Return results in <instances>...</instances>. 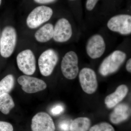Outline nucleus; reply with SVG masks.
<instances>
[{
    "instance_id": "nucleus-1",
    "label": "nucleus",
    "mask_w": 131,
    "mask_h": 131,
    "mask_svg": "<svg viewBox=\"0 0 131 131\" xmlns=\"http://www.w3.org/2000/svg\"><path fill=\"white\" fill-rule=\"evenodd\" d=\"M126 54L119 50L114 51L103 60L99 68L101 75L107 76L118 70L126 58Z\"/></svg>"
},
{
    "instance_id": "nucleus-2",
    "label": "nucleus",
    "mask_w": 131,
    "mask_h": 131,
    "mask_svg": "<svg viewBox=\"0 0 131 131\" xmlns=\"http://www.w3.org/2000/svg\"><path fill=\"white\" fill-rule=\"evenodd\" d=\"M17 34L14 27L7 26L3 30L0 40V54L5 58L12 56L15 49Z\"/></svg>"
},
{
    "instance_id": "nucleus-3",
    "label": "nucleus",
    "mask_w": 131,
    "mask_h": 131,
    "mask_svg": "<svg viewBox=\"0 0 131 131\" xmlns=\"http://www.w3.org/2000/svg\"><path fill=\"white\" fill-rule=\"evenodd\" d=\"M53 13L52 9L46 6H41L35 8L27 17V25L31 29L37 28L49 21Z\"/></svg>"
},
{
    "instance_id": "nucleus-4",
    "label": "nucleus",
    "mask_w": 131,
    "mask_h": 131,
    "mask_svg": "<svg viewBox=\"0 0 131 131\" xmlns=\"http://www.w3.org/2000/svg\"><path fill=\"white\" fill-rule=\"evenodd\" d=\"M57 53L52 49L44 51L39 58L38 63L40 73L45 77L51 74L58 61Z\"/></svg>"
},
{
    "instance_id": "nucleus-5",
    "label": "nucleus",
    "mask_w": 131,
    "mask_h": 131,
    "mask_svg": "<svg viewBox=\"0 0 131 131\" xmlns=\"http://www.w3.org/2000/svg\"><path fill=\"white\" fill-rule=\"evenodd\" d=\"M78 59L77 54L73 51H70L65 54L61 63V69L64 76L72 80L76 78L79 73Z\"/></svg>"
},
{
    "instance_id": "nucleus-6",
    "label": "nucleus",
    "mask_w": 131,
    "mask_h": 131,
    "mask_svg": "<svg viewBox=\"0 0 131 131\" xmlns=\"http://www.w3.org/2000/svg\"><path fill=\"white\" fill-rule=\"evenodd\" d=\"M16 62L19 69L25 74L31 75L35 73L36 59L31 50L27 49L20 52L16 57Z\"/></svg>"
},
{
    "instance_id": "nucleus-7",
    "label": "nucleus",
    "mask_w": 131,
    "mask_h": 131,
    "mask_svg": "<svg viewBox=\"0 0 131 131\" xmlns=\"http://www.w3.org/2000/svg\"><path fill=\"white\" fill-rule=\"evenodd\" d=\"M107 26L110 30L122 35L130 34L131 15L120 14L113 16L108 21Z\"/></svg>"
},
{
    "instance_id": "nucleus-8",
    "label": "nucleus",
    "mask_w": 131,
    "mask_h": 131,
    "mask_svg": "<svg viewBox=\"0 0 131 131\" xmlns=\"http://www.w3.org/2000/svg\"><path fill=\"white\" fill-rule=\"evenodd\" d=\"M79 81L83 90L86 93L92 94L98 88L97 77L95 72L90 68L82 69L79 75Z\"/></svg>"
},
{
    "instance_id": "nucleus-9",
    "label": "nucleus",
    "mask_w": 131,
    "mask_h": 131,
    "mask_svg": "<svg viewBox=\"0 0 131 131\" xmlns=\"http://www.w3.org/2000/svg\"><path fill=\"white\" fill-rule=\"evenodd\" d=\"M18 82L22 90L28 94L34 93L45 89L47 84L42 80L27 75L19 77Z\"/></svg>"
},
{
    "instance_id": "nucleus-10",
    "label": "nucleus",
    "mask_w": 131,
    "mask_h": 131,
    "mask_svg": "<svg viewBox=\"0 0 131 131\" xmlns=\"http://www.w3.org/2000/svg\"><path fill=\"white\" fill-rule=\"evenodd\" d=\"M86 51L90 58L95 59L103 55L106 50V44L103 37L99 34L91 36L87 42Z\"/></svg>"
},
{
    "instance_id": "nucleus-11",
    "label": "nucleus",
    "mask_w": 131,
    "mask_h": 131,
    "mask_svg": "<svg viewBox=\"0 0 131 131\" xmlns=\"http://www.w3.org/2000/svg\"><path fill=\"white\" fill-rule=\"evenodd\" d=\"M31 129L32 131H55L56 126L53 119L49 114L40 112L33 117Z\"/></svg>"
},
{
    "instance_id": "nucleus-12",
    "label": "nucleus",
    "mask_w": 131,
    "mask_h": 131,
    "mask_svg": "<svg viewBox=\"0 0 131 131\" xmlns=\"http://www.w3.org/2000/svg\"><path fill=\"white\" fill-rule=\"evenodd\" d=\"M73 34L72 27L67 19H59L54 27L53 39L56 42L63 43L68 41Z\"/></svg>"
},
{
    "instance_id": "nucleus-13",
    "label": "nucleus",
    "mask_w": 131,
    "mask_h": 131,
    "mask_svg": "<svg viewBox=\"0 0 131 131\" xmlns=\"http://www.w3.org/2000/svg\"><path fill=\"white\" fill-rule=\"evenodd\" d=\"M130 108L126 103H122L115 106L110 114V121L114 124H119L128 119L130 115Z\"/></svg>"
},
{
    "instance_id": "nucleus-14",
    "label": "nucleus",
    "mask_w": 131,
    "mask_h": 131,
    "mask_svg": "<svg viewBox=\"0 0 131 131\" xmlns=\"http://www.w3.org/2000/svg\"><path fill=\"white\" fill-rule=\"evenodd\" d=\"M128 90V88L125 84L117 87L114 93L106 97L105 103L107 107L112 108L117 105L126 96Z\"/></svg>"
},
{
    "instance_id": "nucleus-15",
    "label": "nucleus",
    "mask_w": 131,
    "mask_h": 131,
    "mask_svg": "<svg viewBox=\"0 0 131 131\" xmlns=\"http://www.w3.org/2000/svg\"><path fill=\"white\" fill-rule=\"evenodd\" d=\"M54 27L53 25L50 23L42 26L35 33V39L40 43L48 42L53 37Z\"/></svg>"
},
{
    "instance_id": "nucleus-16",
    "label": "nucleus",
    "mask_w": 131,
    "mask_h": 131,
    "mask_svg": "<svg viewBox=\"0 0 131 131\" xmlns=\"http://www.w3.org/2000/svg\"><path fill=\"white\" fill-rule=\"evenodd\" d=\"M91 125V121L89 118L79 117L75 119L70 124V131H88Z\"/></svg>"
},
{
    "instance_id": "nucleus-17",
    "label": "nucleus",
    "mask_w": 131,
    "mask_h": 131,
    "mask_svg": "<svg viewBox=\"0 0 131 131\" xmlns=\"http://www.w3.org/2000/svg\"><path fill=\"white\" fill-rule=\"evenodd\" d=\"M15 105L12 96L8 94L0 95V111L4 114H9Z\"/></svg>"
},
{
    "instance_id": "nucleus-18",
    "label": "nucleus",
    "mask_w": 131,
    "mask_h": 131,
    "mask_svg": "<svg viewBox=\"0 0 131 131\" xmlns=\"http://www.w3.org/2000/svg\"><path fill=\"white\" fill-rule=\"evenodd\" d=\"M15 79L13 75L6 76L0 81V95L8 94L14 87Z\"/></svg>"
},
{
    "instance_id": "nucleus-19",
    "label": "nucleus",
    "mask_w": 131,
    "mask_h": 131,
    "mask_svg": "<svg viewBox=\"0 0 131 131\" xmlns=\"http://www.w3.org/2000/svg\"><path fill=\"white\" fill-rule=\"evenodd\" d=\"M89 131H115V130L114 127L108 123L102 122L92 126Z\"/></svg>"
},
{
    "instance_id": "nucleus-20",
    "label": "nucleus",
    "mask_w": 131,
    "mask_h": 131,
    "mask_svg": "<svg viewBox=\"0 0 131 131\" xmlns=\"http://www.w3.org/2000/svg\"><path fill=\"white\" fill-rule=\"evenodd\" d=\"M13 125L8 122L0 121V131H13Z\"/></svg>"
},
{
    "instance_id": "nucleus-21",
    "label": "nucleus",
    "mask_w": 131,
    "mask_h": 131,
    "mask_svg": "<svg viewBox=\"0 0 131 131\" xmlns=\"http://www.w3.org/2000/svg\"><path fill=\"white\" fill-rule=\"evenodd\" d=\"M64 110L63 106L61 105H56L53 107L51 110V114L54 115H57L62 113Z\"/></svg>"
},
{
    "instance_id": "nucleus-22",
    "label": "nucleus",
    "mask_w": 131,
    "mask_h": 131,
    "mask_svg": "<svg viewBox=\"0 0 131 131\" xmlns=\"http://www.w3.org/2000/svg\"><path fill=\"white\" fill-rule=\"evenodd\" d=\"M70 124L71 123L68 121H63L59 124V129L61 131H69Z\"/></svg>"
},
{
    "instance_id": "nucleus-23",
    "label": "nucleus",
    "mask_w": 131,
    "mask_h": 131,
    "mask_svg": "<svg viewBox=\"0 0 131 131\" xmlns=\"http://www.w3.org/2000/svg\"><path fill=\"white\" fill-rule=\"evenodd\" d=\"M99 0H87L86 7L87 10L91 11L94 9Z\"/></svg>"
},
{
    "instance_id": "nucleus-24",
    "label": "nucleus",
    "mask_w": 131,
    "mask_h": 131,
    "mask_svg": "<svg viewBox=\"0 0 131 131\" xmlns=\"http://www.w3.org/2000/svg\"><path fill=\"white\" fill-rule=\"evenodd\" d=\"M35 2L40 4H47L52 3L56 0H34Z\"/></svg>"
},
{
    "instance_id": "nucleus-25",
    "label": "nucleus",
    "mask_w": 131,
    "mask_h": 131,
    "mask_svg": "<svg viewBox=\"0 0 131 131\" xmlns=\"http://www.w3.org/2000/svg\"><path fill=\"white\" fill-rule=\"evenodd\" d=\"M126 68L127 71L129 73L131 72V59L130 58L128 59V61L127 62L126 65Z\"/></svg>"
},
{
    "instance_id": "nucleus-26",
    "label": "nucleus",
    "mask_w": 131,
    "mask_h": 131,
    "mask_svg": "<svg viewBox=\"0 0 131 131\" xmlns=\"http://www.w3.org/2000/svg\"><path fill=\"white\" fill-rule=\"evenodd\" d=\"M2 0H0V6H1V4Z\"/></svg>"
},
{
    "instance_id": "nucleus-27",
    "label": "nucleus",
    "mask_w": 131,
    "mask_h": 131,
    "mask_svg": "<svg viewBox=\"0 0 131 131\" xmlns=\"http://www.w3.org/2000/svg\"><path fill=\"white\" fill-rule=\"evenodd\" d=\"M0 40H1V35H0Z\"/></svg>"
},
{
    "instance_id": "nucleus-28",
    "label": "nucleus",
    "mask_w": 131,
    "mask_h": 131,
    "mask_svg": "<svg viewBox=\"0 0 131 131\" xmlns=\"http://www.w3.org/2000/svg\"><path fill=\"white\" fill-rule=\"evenodd\" d=\"M70 1H74V0H70Z\"/></svg>"
}]
</instances>
